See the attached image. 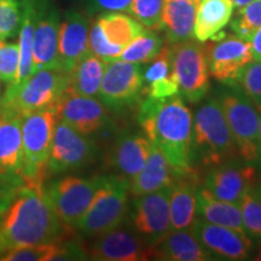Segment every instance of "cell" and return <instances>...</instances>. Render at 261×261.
<instances>
[{
	"label": "cell",
	"mask_w": 261,
	"mask_h": 261,
	"mask_svg": "<svg viewBox=\"0 0 261 261\" xmlns=\"http://www.w3.org/2000/svg\"><path fill=\"white\" fill-rule=\"evenodd\" d=\"M189 173L175 175L174 180L169 185V215L171 227L174 230L190 228L196 219L197 205V184L196 179Z\"/></svg>",
	"instance_id": "603a6c76"
},
{
	"label": "cell",
	"mask_w": 261,
	"mask_h": 261,
	"mask_svg": "<svg viewBox=\"0 0 261 261\" xmlns=\"http://www.w3.org/2000/svg\"><path fill=\"white\" fill-rule=\"evenodd\" d=\"M22 2L0 0V40L16 37L21 27Z\"/></svg>",
	"instance_id": "74e56055"
},
{
	"label": "cell",
	"mask_w": 261,
	"mask_h": 261,
	"mask_svg": "<svg viewBox=\"0 0 261 261\" xmlns=\"http://www.w3.org/2000/svg\"><path fill=\"white\" fill-rule=\"evenodd\" d=\"M154 246L121 225L96 237L86 253L87 259L97 261H143L154 259Z\"/></svg>",
	"instance_id": "5bb4252c"
},
{
	"label": "cell",
	"mask_w": 261,
	"mask_h": 261,
	"mask_svg": "<svg viewBox=\"0 0 261 261\" xmlns=\"http://www.w3.org/2000/svg\"><path fill=\"white\" fill-rule=\"evenodd\" d=\"M165 0H132L127 14L148 29H160Z\"/></svg>",
	"instance_id": "d590c367"
},
{
	"label": "cell",
	"mask_w": 261,
	"mask_h": 261,
	"mask_svg": "<svg viewBox=\"0 0 261 261\" xmlns=\"http://www.w3.org/2000/svg\"><path fill=\"white\" fill-rule=\"evenodd\" d=\"M107 62L89 50L69 73V89L87 97H98Z\"/></svg>",
	"instance_id": "1f68e13d"
},
{
	"label": "cell",
	"mask_w": 261,
	"mask_h": 261,
	"mask_svg": "<svg viewBox=\"0 0 261 261\" xmlns=\"http://www.w3.org/2000/svg\"><path fill=\"white\" fill-rule=\"evenodd\" d=\"M238 205L247 236L252 242L261 246V203L254 194L253 188L243 195Z\"/></svg>",
	"instance_id": "836d02e7"
},
{
	"label": "cell",
	"mask_w": 261,
	"mask_h": 261,
	"mask_svg": "<svg viewBox=\"0 0 261 261\" xmlns=\"http://www.w3.org/2000/svg\"><path fill=\"white\" fill-rule=\"evenodd\" d=\"M190 230L215 260L249 259L253 242L247 233L196 218Z\"/></svg>",
	"instance_id": "9a60e30c"
},
{
	"label": "cell",
	"mask_w": 261,
	"mask_h": 261,
	"mask_svg": "<svg viewBox=\"0 0 261 261\" xmlns=\"http://www.w3.org/2000/svg\"><path fill=\"white\" fill-rule=\"evenodd\" d=\"M129 180L122 175H107L92 203L76 228L96 238L121 226L128 214Z\"/></svg>",
	"instance_id": "5b68a950"
},
{
	"label": "cell",
	"mask_w": 261,
	"mask_h": 261,
	"mask_svg": "<svg viewBox=\"0 0 261 261\" xmlns=\"http://www.w3.org/2000/svg\"><path fill=\"white\" fill-rule=\"evenodd\" d=\"M60 11L48 0H38V17L33 42L32 75L41 69H60L58 34Z\"/></svg>",
	"instance_id": "ac0fdd59"
},
{
	"label": "cell",
	"mask_w": 261,
	"mask_h": 261,
	"mask_svg": "<svg viewBox=\"0 0 261 261\" xmlns=\"http://www.w3.org/2000/svg\"><path fill=\"white\" fill-rule=\"evenodd\" d=\"M231 29L238 38L250 40L253 34L261 27V0H253L252 3L238 9V12L232 21Z\"/></svg>",
	"instance_id": "e575fe53"
},
{
	"label": "cell",
	"mask_w": 261,
	"mask_h": 261,
	"mask_svg": "<svg viewBox=\"0 0 261 261\" xmlns=\"http://www.w3.org/2000/svg\"><path fill=\"white\" fill-rule=\"evenodd\" d=\"M233 15L230 0H200L196 12L194 34L198 42H204L228 24Z\"/></svg>",
	"instance_id": "f546056e"
},
{
	"label": "cell",
	"mask_w": 261,
	"mask_h": 261,
	"mask_svg": "<svg viewBox=\"0 0 261 261\" xmlns=\"http://www.w3.org/2000/svg\"><path fill=\"white\" fill-rule=\"evenodd\" d=\"M2 81H0V100H2Z\"/></svg>",
	"instance_id": "7dc6e473"
},
{
	"label": "cell",
	"mask_w": 261,
	"mask_h": 261,
	"mask_svg": "<svg viewBox=\"0 0 261 261\" xmlns=\"http://www.w3.org/2000/svg\"><path fill=\"white\" fill-rule=\"evenodd\" d=\"M259 146H260V155H261V112L259 119Z\"/></svg>",
	"instance_id": "f6af8a7d"
},
{
	"label": "cell",
	"mask_w": 261,
	"mask_h": 261,
	"mask_svg": "<svg viewBox=\"0 0 261 261\" xmlns=\"http://www.w3.org/2000/svg\"><path fill=\"white\" fill-rule=\"evenodd\" d=\"M38 17V0H22V21L19 27V67L16 83L6 87L0 104L12 98L25 81L32 76L33 70V42H34L35 25Z\"/></svg>",
	"instance_id": "7402d4cb"
},
{
	"label": "cell",
	"mask_w": 261,
	"mask_h": 261,
	"mask_svg": "<svg viewBox=\"0 0 261 261\" xmlns=\"http://www.w3.org/2000/svg\"><path fill=\"white\" fill-rule=\"evenodd\" d=\"M68 87L69 74L61 69H41L33 74L14 97L0 104V112H12L23 117L56 107Z\"/></svg>",
	"instance_id": "ba28073f"
},
{
	"label": "cell",
	"mask_w": 261,
	"mask_h": 261,
	"mask_svg": "<svg viewBox=\"0 0 261 261\" xmlns=\"http://www.w3.org/2000/svg\"><path fill=\"white\" fill-rule=\"evenodd\" d=\"M207 54L210 75L220 84L234 86L241 70L253 61L252 46L237 35L225 37L212 45Z\"/></svg>",
	"instance_id": "e0dca14e"
},
{
	"label": "cell",
	"mask_w": 261,
	"mask_h": 261,
	"mask_svg": "<svg viewBox=\"0 0 261 261\" xmlns=\"http://www.w3.org/2000/svg\"><path fill=\"white\" fill-rule=\"evenodd\" d=\"M151 143L142 133H123L113 148V163L129 182L139 174L149 158Z\"/></svg>",
	"instance_id": "cb8c5ba5"
},
{
	"label": "cell",
	"mask_w": 261,
	"mask_h": 261,
	"mask_svg": "<svg viewBox=\"0 0 261 261\" xmlns=\"http://www.w3.org/2000/svg\"><path fill=\"white\" fill-rule=\"evenodd\" d=\"M87 253L76 242L40 243L12 249L0 256V261L86 260Z\"/></svg>",
	"instance_id": "f1b7e54d"
},
{
	"label": "cell",
	"mask_w": 261,
	"mask_h": 261,
	"mask_svg": "<svg viewBox=\"0 0 261 261\" xmlns=\"http://www.w3.org/2000/svg\"><path fill=\"white\" fill-rule=\"evenodd\" d=\"M172 62L179 93L188 102L197 103L211 89L205 47L188 40L172 45Z\"/></svg>",
	"instance_id": "9c48e42d"
},
{
	"label": "cell",
	"mask_w": 261,
	"mask_h": 261,
	"mask_svg": "<svg viewBox=\"0 0 261 261\" xmlns=\"http://www.w3.org/2000/svg\"><path fill=\"white\" fill-rule=\"evenodd\" d=\"M145 27L130 15L103 12L90 28V50L104 61L119 58L123 48Z\"/></svg>",
	"instance_id": "30bf717a"
},
{
	"label": "cell",
	"mask_w": 261,
	"mask_h": 261,
	"mask_svg": "<svg viewBox=\"0 0 261 261\" xmlns=\"http://www.w3.org/2000/svg\"><path fill=\"white\" fill-rule=\"evenodd\" d=\"M106 177H64L45 187L52 210L68 227L76 228Z\"/></svg>",
	"instance_id": "52a82bcc"
},
{
	"label": "cell",
	"mask_w": 261,
	"mask_h": 261,
	"mask_svg": "<svg viewBox=\"0 0 261 261\" xmlns=\"http://www.w3.org/2000/svg\"><path fill=\"white\" fill-rule=\"evenodd\" d=\"M261 247V246H260ZM254 259H255L256 261H261V248L259 249V252H257V254H256V256L254 257Z\"/></svg>",
	"instance_id": "bcb514c9"
},
{
	"label": "cell",
	"mask_w": 261,
	"mask_h": 261,
	"mask_svg": "<svg viewBox=\"0 0 261 261\" xmlns=\"http://www.w3.org/2000/svg\"><path fill=\"white\" fill-rule=\"evenodd\" d=\"M130 228L151 246H158L172 231L169 187L136 197L129 212Z\"/></svg>",
	"instance_id": "8fae6325"
},
{
	"label": "cell",
	"mask_w": 261,
	"mask_h": 261,
	"mask_svg": "<svg viewBox=\"0 0 261 261\" xmlns=\"http://www.w3.org/2000/svg\"><path fill=\"white\" fill-rule=\"evenodd\" d=\"M230 2L232 3L233 8L241 9V8H244V6L249 4V3H252L253 0H230Z\"/></svg>",
	"instance_id": "7bdbcfd3"
},
{
	"label": "cell",
	"mask_w": 261,
	"mask_h": 261,
	"mask_svg": "<svg viewBox=\"0 0 261 261\" xmlns=\"http://www.w3.org/2000/svg\"><path fill=\"white\" fill-rule=\"evenodd\" d=\"M194 2H200V0H194Z\"/></svg>",
	"instance_id": "681fc988"
},
{
	"label": "cell",
	"mask_w": 261,
	"mask_h": 261,
	"mask_svg": "<svg viewBox=\"0 0 261 261\" xmlns=\"http://www.w3.org/2000/svg\"><path fill=\"white\" fill-rule=\"evenodd\" d=\"M196 212H197L198 217L202 220L233 228V230L246 233L240 205L217 200L204 188L198 189L197 191Z\"/></svg>",
	"instance_id": "4dcf8cb0"
},
{
	"label": "cell",
	"mask_w": 261,
	"mask_h": 261,
	"mask_svg": "<svg viewBox=\"0 0 261 261\" xmlns=\"http://www.w3.org/2000/svg\"><path fill=\"white\" fill-rule=\"evenodd\" d=\"M96 142L58 120L52 140L47 172L50 174L75 171L87 166L97 155Z\"/></svg>",
	"instance_id": "4fadbf2b"
},
{
	"label": "cell",
	"mask_w": 261,
	"mask_h": 261,
	"mask_svg": "<svg viewBox=\"0 0 261 261\" xmlns=\"http://www.w3.org/2000/svg\"><path fill=\"white\" fill-rule=\"evenodd\" d=\"M58 120L85 136H92L109 125L108 108L97 97L81 96L68 89L56 104Z\"/></svg>",
	"instance_id": "2e32d148"
},
{
	"label": "cell",
	"mask_w": 261,
	"mask_h": 261,
	"mask_svg": "<svg viewBox=\"0 0 261 261\" xmlns=\"http://www.w3.org/2000/svg\"><path fill=\"white\" fill-rule=\"evenodd\" d=\"M172 45H163L154 60L143 71V90L148 97L168 98L179 94L178 83L173 70Z\"/></svg>",
	"instance_id": "484cf974"
},
{
	"label": "cell",
	"mask_w": 261,
	"mask_h": 261,
	"mask_svg": "<svg viewBox=\"0 0 261 261\" xmlns=\"http://www.w3.org/2000/svg\"><path fill=\"white\" fill-rule=\"evenodd\" d=\"M73 2H79V0H73Z\"/></svg>",
	"instance_id": "c3c4849f"
},
{
	"label": "cell",
	"mask_w": 261,
	"mask_h": 261,
	"mask_svg": "<svg viewBox=\"0 0 261 261\" xmlns=\"http://www.w3.org/2000/svg\"><path fill=\"white\" fill-rule=\"evenodd\" d=\"M19 67L18 44L0 40V81L10 87L16 83Z\"/></svg>",
	"instance_id": "f35d334b"
},
{
	"label": "cell",
	"mask_w": 261,
	"mask_h": 261,
	"mask_svg": "<svg viewBox=\"0 0 261 261\" xmlns=\"http://www.w3.org/2000/svg\"><path fill=\"white\" fill-rule=\"evenodd\" d=\"M52 210L44 184H24L0 217V256L17 248L61 242L67 232Z\"/></svg>",
	"instance_id": "6da1fadb"
},
{
	"label": "cell",
	"mask_w": 261,
	"mask_h": 261,
	"mask_svg": "<svg viewBox=\"0 0 261 261\" xmlns=\"http://www.w3.org/2000/svg\"><path fill=\"white\" fill-rule=\"evenodd\" d=\"M250 46H252L253 60H261V27L254 33L253 37L250 38Z\"/></svg>",
	"instance_id": "b9f144b4"
},
{
	"label": "cell",
	"mask_w": 261,
	"mask_h": 261,
	"mask_svg": "<svg viewBox=\"0 0 261 261\" xmlns=\"http://www.w3.org/2000/svg\"><path fill=\"white\" fill-rule=\"evenodd\" d=\"M22 117L0 112V178L21 188L24 185Z\"/></svg>",
	"instance_id": "d6986e66"
},
{
	"label": "cell",
	"mask_w": 261,
	"mask_h": 261,
	"mask_svg": "<svg viewBox=\"0 0 261 261\" xmlns=\"http://www.w3.org/2000/svg\"><path fill=\"white\" fill-rule=\"evenodd\" d=\"M198 3L194 0H165L160 29L165 31L168 44L175 45L192 38Z\"/></svg>",
	"instance_id": "d4e9b609"
},
{
	"label": "cell",
	"mask_w": 261,
	"mask_h": 261,
	"mask_svg": "<svg viewBox=\"0 0 261 261\" xmlns=\"http://www.w3.org/2000/svg\"><path fill=\"white\" fill-rule=\"evenodd\" d=\"M240 155L219 99H208L192 120V162L220 166Z\"/></svg>",
	"instance_id": "3957f363"
},
{
	"label": "cell",
	"mask_w": 261,
	"mask_h": 261,
	"mask_svg": "<svg viewBox=\"0 0 261 261\" xmlns=\"http://www.w3.org/2000/svg\"><path fill=\"white\" fill-rule=\"evenodd\" d=\"M90 28L89 15L77 10H68L61 18L58 34V63L61 70L69 74L90 50Z\"/></svg>",
	"instance_id": "ffe728a7"
},
{
	"label": "cell",
	"mask_w": 261,
	"mask_h": 261,
	"mask_svg": "<svg viewBox=\"0 0 261 261\" xmlns=\"http://www.w3.org/2000/svg\"><path fill=\"white\" fill-rule=\"evenodd\" d=\"M132 0H89L87 15L103 12H127Z\"/></svg>",
	"instance_id": "ab89813d"
},
{
	"label": "cell",
	"mask_w": 261,
	"mask_h": 261,
	"mask_svg": "<svg viewBox=\"0 0 261 261\" xmlns=\"http://www.w3.org/2000/svg\"><path fill=\"white\" fill-rule=\"evenodd\" d=\"M106 62L98 98L109 110L119 112L138 99L143 90V68L120 58Z\"/></svg>",
	"instance_id": "7c38bea8"
},
{
	"label": "cell",
	"mask_w": 261,
	"mask_h": 261,
	"mask_svg": "<svg viewBox=\"0 0 261 261\" xmlns=\"http://www.w3.org/2000/svg\"><path fill=\"white\" fill-rule=\"evenodd\" d=\"M255 178V167L230 161L211 171L203 188L217 200L238 204L243 195L253 188Z\"/></svg>",
	"instance_id": "44dd1931"
},
{
	"label": "cell",
	"mask_w": 261,
	"mask_h": 261,
	"mask_svg": "<svg viewBox=\"0 0 261 261\" xmlns=\"http://www.w3.org/2000/svg\"><path fill=\"white\" fill-rule=\"evenodd\" d=\"M139 125L150 143L163 152L175 175L192 168V114L177 96L148 97L142 103Z\"/></svg>",
	"instance_id": "7a4b0ae2"
},
{
	"label": "cell",
	"mask_w": 261,
	"mask_h": 261,
	"mask_svg": "<svg viewBox=\"0 0 261 261\" xmlns=\"http://www.w3.org/2000/svg\"><path fill=\"white\" fill-rule=\"evenodd\" d=\"M18 187L0 178V217L8 210L18 192Z\"/></svg>",
	"instance_id": "60d3db41"
},
{
	"label": "cell",
	"mask_w": 261,
	"mask_h": 261,
	"mask_svg": "<svg viewBox=\"0 0 261 261\" xmlns=\"http://www.w3.org/2000/svg\"><path fill=\"white\" fill-rule=\"evenodd\" d=\"M58 116L56 107L29 113L22 119L24 184H44Z\"/></svg>",
	"instance_id": "277c9868"
},
{
	"label": "cell",
	"mask_w": 261,
	"mask_h": 261,
	"mask_svg": "<svg viewBox=\"0 0 261 261\" xmlns=\"http://www.w3.org/2000/svg\"><path fill=\"white\" fill-rule=\"evenodd\" d=\"M253 191H254V194H255L256 198L260 201V203H261V182L259 185H256V187H253Z\"/></svg>",
	"instance_id": "ee69618b"
},
{
	"label": "cell",
	"mask_w": 261,
	"mask_h": 261,
	"mask_svg": "<svg viewBox=\"0 0 261 261\" xmlns=\"http://www.w3.org/2000/svg\"><path fill=\"white\" fill-rule=\"evenodd\" d=\"M163 45V39L158 33L152 29H144L123 48L119 58L130 63H149L158 56Z\"/></svg>",
	"instance_id": "d6a6232c"
},
{
	"label": "cell",
	"mask_w": 261,
	"mask_h": 261,
	"mask_svg": "<svg viewBox=\"0 0 261 261\" xmlns=\"http://www.w3.org/2000/svg\"><path fill=\"white\" fill-rule=\"evenodd\" d=\"M237 85L261 112V60H253L241 70Z\"/></svg>",
	"instance_id": "8d00e7d4"
},
{
	"label": "cell",
	"mask_w": 261,
	"mask_h": 261,
	"mask_svg": "<svg viewBox=\"0 0 261 261\" xmlns=\"http://www.w3.org/2000/svg\"><path fill=\"white\" fill-rule=\"evenodd\" d=\"M154 259L167 261H210L215 260L190 228L171 231L155 246Z\"/></svg>",
	"instance_id": "4316f807"
},
{
	"label": "cell",
	"mask_w": 261,
	"mask_h": 261,
	"mask_svg": "<svg viewBox=\"0 0 261 261\" xmlns=\"http://www.w3.org/2000/svg\"><path fill=\"white\" fill-rule=\"evenodd\" d=\"M219 102L223 108L240 156L247 163L261 160L259 146L260 113L243 91L232 89L221 94Z\"/></svg>",
	"instance_id": "8992f818"
},
{
	"label": "cell",
	"mask_w": 261,
	"mask_h": 261,
	"mask_svg": "<svg viewBox=\"0 0 261 261\" xmlns=\"http://www.w3.org/2000/svg\"><path fill=\"white\" fill-rule=\"evenodd\" d=\"M174 178L175 173L166 156L151 143L149 158L139 174L129 182V191L135 197H138L169 187Z\"/></svg>",
	"instance_id": "83f0119b"
}]
</instances>
